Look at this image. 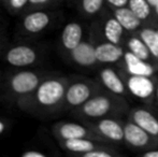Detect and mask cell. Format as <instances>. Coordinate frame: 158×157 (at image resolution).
Listing matches in <instances>:
<instances>
[{"label": "cell", "instance_id": "obj_2", "mask_svg": "<svg viewBox=\"0 0 158 157\" xmlns=\"http://www.w3.org/2000/svg\"><path fill=\"white\" fill-rule=\"evenodd\" d=\"M131 105L128 98L106 90L102 88L90 97L85 103L71 112L77 121H94L110 116L127 118Z\"/></svg>", "mask_w": 158, "mask_h": 157}, {"label": "cell", "instance_id": "obj_4", "mask_svg": "<svg viewBox=\"0 0 158 157\" xmlns=\"http://www.w3.org/2000/svg\"><path fill=\"white\" fill-rule=\"evenodd\" d=\"M61 19L56 9H28L19 15L15 35L16 40H35L51 30Z\"/></svg>", "mask_w": 158, "mask_h": 157}, {"label": "cell", "instance_id": "obj_5", "mask_svg": "<svg viewBox=\"0 0 158 157\" xmlns=\"http://www.w3.org/2000/svg\"><path fill=\"white\" fill-rule=\"evenodd\" d=\"M48 55V46L35 40H16L6 45L1 59L6 65L15 69L33 68L41 64Z\"/></svg>", "mask_w": 158, "mask_h": 157}, {"label": "cell", "instance_id": "obj_17", "mask_svg": "<svg viewBox=\"0 0 158 157\" xmlns=\"http://www.w3.org/2000/svg\"><path fill=\"white\" fill-rule=\"evenodd\" d=\"M64 152L73 156L83 157L85 154L94 151L98 147H102L108 142H102L90 138H80V139H70V140L57 141Z\"/></svg>", "mask_w": 158, "mask_h": 157}, {"label": "cell", "instance_id": "obj_34", "mask_svg": "<svg viewBox=\"0 0 158 157\" xmlns=\"http://www.w3.org/2000/svg\"><path fill=\"white\" fill-rule=\"evenodd\" d=\"M155 13H156V15H157V17H158V6L155 8Z\"/></svg>", "mask_w": 158, "mask_h": 157}, {"label": "cell", "instance_id": "obj_35", "mask_svg": "<svg viewBox=\"0 0 158 157\" xmlns=\"http://www.w3.org/2000/svg\"><path fill=\"white\" fill-rule=\"evenodd\" d=\"M156 29H157V36H158V23H156Z\"/></svg>", "mask_w": 158, "mask_h": 157}, {"label": "cell", "instance_id": "obj_22", "mask_svg": "<svg viewBox=\"0 0 158 157\" xmlns=\"http://www.w3.org/2000/svg\"><path fill=\"white\" fill-rule=\"evenodd\" d=\"M135 34L139 35L140 38L143 40L146 46L150 48L153 56L158 60V36L156 24H145Z\"/></svg>", "mask_w": 158, "mask_h": 157}, {"label": "cell", "instance_id": "obj_1", "mask_svg": "<svg viewBox=\"0 0 158 157\" xmlns=\"http://www.w3.org/2000/svg\"><path fill=\"white\" fill-rule=\"evenodd\" d=\"M69 76L52 72L40 83L37 89L19 100L15 107L40 118H48L64 113V103Z\"/></svg>", "mask_w": 158, "mask_h": 157}, {"label": "cell", "instance_id": "obj_31", "mask_svg": "<svg viewBox=\"0 0 158 157\" xmlns=\"http://www.w3.org/2000/svg\"><path fill=\"white\" fill-rule=\"evenodd\" d=\"M148 2H150V4L153 6V8H156V6H158V0H148Z\"/></svg>", "mask_w": 158, "mask_h": 157}, {"label": "cell", "instance_id": "obj_29", "mask_svg": "<svg viewBox=\"0 0 158 157\" xmlns=\"http://www.w3.org/2000/svg\"><path fill=\"white\" fill-rule=\"evenodd\" d=\"M6 27H8V22L0 13V35L6 34Z\"/></svg>", "mask_w": 158, "mask_h": 157}, {"label": "cell", "instance_id": "obj_24", "mask_svg": "<svg viewBox=\"0 0 158 157\" xmlns=\"http://www.w3.org/2000/svg\"><path fill=\"white\" fill-rule=\"evenodd\" d=\"M61 2L63 0H29L28 9H56Z\"/></svg>", "mask_w": 158, "mask_h": 157}, {"label": "cell", "instance_id": "obj_9", "mask_svg": "<svg viewBox=\"0 0 158 157\" xmlns=\"http://www.w3.org/2000/svg\"><path fill=\"white\" fill-rule=\"evenodd\" d=\"M124 144L131 151L141 152L148 151L150 149L157 147L158 139L154 138L152 134L141 128L133 122L126 118L125 122V134H124Z\"/></svg>", "mask_w": 158, "mask_h": 157}, {"label": "cell", "instance_id": "obj_10", "mask_svg": "<svg viewBox=\"0 0 158 157\" xmlns=\"http://www.w3.org/2000/svg\"><path fill=\"white\" fill-rule=\"evenodd\" d=\"M52 134L57 141L70 140V139L90 138L101 141L93 129L85 122H71V121H59L53 124ZM103 142V141H102Z\"/></svg>", "mask_w": 158, "mask_h": 157}, {"label": "cell", "instance_id": "obj_20", "mask_svg": "<svg viewBox=\"0 0 158 157\" xmlns=\"http://www.w3.org/2000/svg\"><path fill=\"white\" fill-rule=\"evenodd\" d=\"M127 6L144 25L156 24L158 22L155 9L151 6L148 0H129Z\"/></svg>", "mask_w": 158, "mask_h": 157}, {"label": "cell", "instance_id": "obj_27", "mask_svg": "<svg viewBox=\"0 0 158 157\" xmlns=\"http://www.w3.org/2000/svg\"><path fill=\"white\" fill-rule=\"evenodd\" d=\"M138 155L141 157H158V145L153 147V149L148 150V151L141 152V153H139Z\"/></svg>", "mask_w": 158, "mask_h": 157}, {"label": "cell", "instance_id": "obj_26", "mask_svg": "<svg viewBox=\"0 0 158 157\" xmlns=\"http://www.w3.org/2000/svg\"><path fill=\"white\" fill-rule=\"evenodd\" d=\"M129 0H106V6L109 8H121V6H126L128 4Z\"/></svg>", "mask_w": 158, "mask_h": 157}, {"label": "cell", "instance_id": "obj_6", "mask_svg": "<svg viewBox=\"0 0 158 157\" xmlns=\"http://www.w3.org/2000/svg\"><path fill=\"white\" fill-rule=\"evenodd\" d=\"M101 89L102 86L97 79H90L84 76H70L64 97V113H71L77 110Z\"/></svg>", "mask_w": 158, "mask_h": 157}, {"label": "cell", "instance_id": "obj_16", "mask_svg": "<svg viewBox=\"0 0 158 157\" xmlns=\"http://www.w3.org/2000/svg\"><path fill=\"white\" fill-rule=\"evenodd\" d=\"M125 52V46L112 43L106 40L96 42V55L99 66L118 65L123 59Z\"/></svg>", "mask_w": 158, "mask_h": 157}, {"label": "cell", "instance_id": "obj_25", "mask_svg": "<svg viewBox=\"0 0 158 157\" xmlns=\"http://www.w3.org/2000/svg\"><path fill=\"white\" fill-rule=\"evenodd\" d=\"M48 154L45 152L41 151V150H37V149H29L24 151L21 154V157H46Z\"/></svg>", "mask_w": 158, "mask_h": 157}, {"label": "cell", "instance_id": "obj_15", "mask_svg": "<svg viewBox=\"0 0 158 157\" xmlns=\"http://www.w3.org/2000/svg\"><path fill=\"white\" fill-rule=\"evenodd\" d=\"M116 66L128 73L135 74V76H155L158 71V64L143 60L127 50L121 63Z\"/></svg>", "mask_w": 158, "mask_h": 157}, {"label": "cell", "instance_id": "obj_3", "mask_svg": "<svg viewBox=\"0 0 158 157\" xmlns=\"http://www.w3.org/2000/svg\"><path fill=\"white\" fill-rule=\"evenodd\" d=\"M50 72L35 68H14L3 76L1 89L4 99L16 105L19 100L31 95Z\"/></svg>", "mask_w": 158, "mask_h": 157}, {"label": "cell", "instance_id": "obj_19", "mask_svg": "<svg viewBox=\"0 0 158 157\" xmlns=\"http://www.w3.org/2000/svg\"><path fill=\"white\" fill-rule=\"evenodd\" d=\"M124 46H125L127 51L131 52L133 55L138 56L139 58L148 61V63L158 64V60L153 56L150 48L146 46V44L144 43V41L140 38L138 34H129Z\"/></svg>", "mask_w": 158, "mask_h": 157}, {"label": "cell", "instance_id": "obj_13", "mask_svg": "<svg viewBox=\"0 0 158 157\" xmlns=\"http://www.w3.org/2000/svg\"><path fill=\"white\" fill-rule=\"evenodd\" d=\"M86 35L85 27L81 22L71 21L67 23L61 29L58 40V51L61 56L64 58L85 39Z\"/></svg>", "mask_w": 158, "mask_h": 157}, {"label": "cell", "instance_id": "obj_33", "mask_svg": "<svg viewBox=\"0 0 158 157\" xmlns=\"http://www.w3.org/2000/svg\"><path fill=\"white\" fill-rule=\"evenodd\" d=\"M8 1H9V0H0V2H1V3L3 4V6H4V4H6Z\"/></svg>", "mask_w": 158, "mask_h": 157}, {"label": "cell", "instance_id": "obj_30", "mask_svg": "<svg viewBox=\"0 0 158 157\" xmlns=\"http://www.w3.org/2000/svg\"><path fill=\"white\" fill-rule=\"evenodd\" d=\"M155 105H158V76L156 79V88H155Z\"/></svg>", "mask_w": 158, "mask_h": 157}, {"label": "cell", "instance_id": "obj_28", "mask_svg": "<svg viewBox=\"0 0 158 157\" xmlns=\"http://www.w3.org/2000/svg\"><path fill=\"white\" fill-rule=\"evenodd\" d=\"M9 44V40L6 34L0 35V57H1L2 53H3L4 48H6V45Z\"/></svg>", "mask_w": 158, "mask_h": 157}, {"label": "cell", "instance_id": "obj_7", "mask_svg": "<svg viewBox=\"0 0 158 157\" xmlns=\"http://www.w3.org/2000/svg\"><path fill=\"white\" fill-rule=\"evenodd\" d=\"M83 122V121H82ZM126 118L110 116L94 121H87V125L97 134V137L103 142L119 145L124 144Z\"/></svg>", "mask_w": 158, "mask_h": 157}, {"label": "cell", "instance_id": "obj_32", "mask_svg": "<svg viewBox=\"0 0 158 157\" xmlns=\"http://www.w3.org/2000/svg\"><path fill=\"white\" fill-rule=\"evenodd\" d=\"M2 80H3V76L0 74V88H1V85H2Z\"/></svg>", "mask_w": 158, "mask_h": 157}, {"label": "cell", "instance_id": "obj_11", "mask_svg": "<svg viewBox=\"0 0 158 157\" xmlns=\"http://www.w3.org/2000/svg\"><path fill=\"white\" fill-rule=\"evenodd\" d=\"M68 63L84 69H92L97 66H99L96 55V42L95 40L86 35L85 39L74 48L72 50L66 57Z\"/></svg>", "mask_w": 158, "mask_h": 157}, {"label": "cell", "instance_id": "obj_12", "mask_svg": "<svg viewBox=\"0 0 158 157\" xmlns=\"http://www.w3.org/2000/svg\"><path fill=\"white\" fill-rule=\"evenodd\" d=\"M126 118L158 139V110L151 105L131 107Z\"/></svg>", "mask_w": 158, "mask_h": 157}, {"label": "cell", "instance_id": "obj_18", "mask_svg": "<svg viewBox=\"0 0 158 157\" xmlns=\"http://www.w3.org/2000/svg\"><path fill=\"white\" fill-rule=\"evenodd\" d=\"M113 15L117 19V21L122 24L124 29L128 34H135L138 30L144 25L132 11L129 9L128 6H121V8H110Z\"/></svg>", "mask_w": 158, "mask_h": 157}, {"label": "cell", "instance_id": "obj_23", "mask_svg": "<svg viewBox=\"0 0 158 157\" xmlns=\"http://www.w3.org/2000/svg\"><path fill=\"white\" fill-rule=\"evenodd\" d=\"M29 0H9L4 6H6L8 13L11 15H21L28 9Z\"/></svg>", "mask_w": 158, "mask_h": 157}, {"label": "cell", "instance_id": "obj_8", "mask_svg": "<svg viewBox=\"0 0 158 157\" xmlns=\"http://www.w3.org/2000/svg\"><path fill=\"white\" fill-rule=\"evenodd\" d=\"M121 73L123 76L127 86L128 93L131 97L141 100L145 105H155V88H156V79L155 76H135L126 72L121 69Z\"/></svg>", "mask_w": 158, "mask_h": 157}, {"label": "cell", "instance_id": "obj_21", "mask_svg": "<svg viewBox=\"0 0 158 157\" xmlns=\"http://www.w3.org/2000/svg\"><path fill=\"white\" fill-rule=\"evenodd\" d=\"M106 8V0H77V12L84 19H97Z\"/></svg>", "mask_w": 158, "mask_h": 157}, {"label": "cell", "instance_id": "obj_14", "mask_svg": "<svg viewBox=\"0 0 158 157\" xmlns=\"http://www.w3.org/2000/svg\"><path fill=\"white\" fill-rule=\"evenodd\" d=\"M97 81L99 82L103 89L109 90L113 94L119 95V96L126 97V98L130 96L127 89L125 80L117 66H103L98 71Z\"/></svg>", "mask_w": 158, "mask_h": 157}]
</instances>
